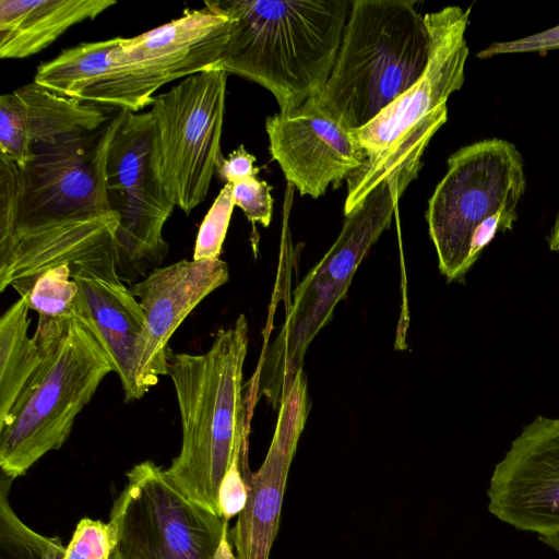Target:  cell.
I'll return each mask as SVG.
<instances>
[{
	"instance_id": "6da1fadb",
	"label": "cell",
	"mask_w": 559,
	"mask_h": 559,
	"mask_svg": "<svg viewBox=\"0 0 559 559\" xmlns=\"http://www.w3.org/2000/svg\"><path fill=\"white\" fill-rule=\"evenodd\" d=\"M248 341V322L239 314L217 331L205 353L168 355L182 439L165 473L183 496L221 516V487L233 463L241 461L245 479L251 474L242 396Z\"/></svg>"
},
{
	"instance_id": "7a4b0ae2",
	"label": "cell",
	"mask_w": 559,
	"mask_h": 559,
	"mask_svg": "<svg viewBox=\"0 0 559 559\" xmlns=\"http://www.w3.org/2000/svg\"><path fill=\"white\" fill-rule=\"evenodd\" d=\"M350 5L347 0L205 1L231 21L217 68L260 84L280 112L292 111L324 88Z\"/></svg>"
},
{
	"instance_id": "3957f363",
	"label": "cell",
	"mask_w": 559,
	"mask_h": 559,
	"mask_svg": "<svg viewBox=\"0 0 559 559\" xmlns=\"http://www.w3.org/2000/svg\"><path fill=\"white\" fill-rule=\"evenodd\" d=\"M469 14L471 7L459 5L425 14L430 43L425 72L367 126L350 131L367 159L346 179L345 216L382 181L409 185L417 177L427 145L448 120L447 100L464 83Z\"/></svg>"
},
{
	"instance_id": "277c9868",
	"label": "cell",
	"mask_w": 559,
	"mask_h": 559,
	"mask_svg": "<svg viewBox=\"0 0 559 559\" xmlns=\"http://www.w3.org/2000/svg\"><path fill=\"white\" fill-rule=\"evenodd\" d=\"M425 15L412 0H354L320 107L343 128L367 126L423 75Z\"/></svg>"
},
{
	"instance_id": "5b68a950",
	"label": "cell",
	"mask_w": 559,
	"mask_h": 559,
	"mask_svg": "<svg viewBox=\"0 0 559 559\" xmlns=\"http://www.w3.org/2000/svg\"><path fill=\"white\" fill-rule=\"evenodd\" d=\"M43 359L0 424L1 473L15 479L69 438L75 417L112 371L99 343L75 316L39 317Z\"/></svg>"
},
{
	"instance_id": "8992f818",
	"label": "cell",
	"mask_w": 559,
	"mask_h": 559,
	"mask_svg": "<svg viewBox=\"0 0 559 559\" xmlns=\"http://www.w3.org/2000/svg\"><path fill=\"white\" fill-rule=\"evenodd\" d=\"M447 163L426 219L439 270L451 282L463 281L498 233L513 229L526 178L521 153L502 139L463 146Z\"/></svg>"
},
{
	"instance_id": "52a82bcc",
	"label": "cell",
	"mask_w": 559,
	"mask_h": 559,
	"mask_svg": "<svg viewBox=\"0 0 559 559\" xmlns=\"http://www.w3.org/2000/svg\"><path fill=\"white\" fill-rule=\"evenodd\" d=\"M407 187L399 180H384L345 216L335 242L294 290L284 324L262 353L245 399L249 414L260 395L273 407L280 405L284 391L302 370L308 346L330 322L358 265L389 228Z\"/></svg>"
},
{
	"instance_id": "ba28073f",
	"label": "cell",
	"mask_w": 559,
	"mask_h": 559,
	"mask_svg": "<svg viewBox=\"0 0 559 559\" xmlns=\"http://www.w3.org/2000/svg\"><path fill=\"white\" fill-rule=\"evenodd\" d=\"M114 501L110 559H237L228 521L183 496L152 461L134 465Z\"/></svg>"
},
{
	"instance_id": "9c48e42d",
	"label": "cell",
	"mask_w": 559,
	"mask_h": 559,
	"mask_svg": "<svg viewBox=\"0 0 559 559\" xmlns=\"http://www.w3.org/2000/svg\"><path fill=\"white\" fill-rule=\"evenodd\" d=\"M227 75L215 68L154 97L153 164L170 201L189 215L210 190L223 159Z\"/></svg>"
},
{
	"instance_id": "30bf717a",
	"label": "cell",
	"mask_w": 559,
	"mask_h": 559,
	"mask_svg": "<svg viewBox=\"0 0 559 559\" xmlns=\"http://www.w3.org/2000/svg\"><path fill=\"white\" fill-rule=\"evenodd\" d=\"M106 157V188L119 216L116 272L133 283L158 267L169 246L163 228L175 209L153 164L154 120L151 111L120 110Z\"/></svg>"
},
{
	"instance_id": "8fae6325",
	"label": "cell",
	"mask_w": 559,
	"mask_h": 559,
	"mask_svg": "<svg viewBox=\"0 0 559 559\" xmlns=\"http://www.w3.org/2000/svg\"><path fill=\"white\" fill-rule=\"evenodd\" d=\"M114 117L91 146L84 135H69L33 147L34 158L20 167L0 156V217L87 219L118 215L106 188V157Z\"/></svg>"
},
{
	"instance_id": "7c38bea8",
	"label": "cell",
	"mask_w": 559,
	"mask_h": 559,
	"mask_svg": "<svg viewBox=\"0 0 559 559\" xmlns=\"http://www.w3.org/2000/svg\"><path fill=\"white\" fill-rule=\"evenodd\" d=\"M119 216L87 219L0 217V292L13 287L20 297L48 269L67 264L71 276L121 282L116 272L115 238Z\"/></svg>"
},
{
	"instance_id": "4fadbf2b",
	"label": "cell",
	"mask_w": 559,
	"mask_h": 559,
	"mask_svg": "<svg viewBox=\"0 0 559 559\" xmlns=\"http://www.w3.org/2000/svg\"><path fill=\"white\" fill-rule=\"evenodd\" d=\"M488 511L506 524L540 535L559 533V419L537 416L496 464Z\"/></svg>"
},
{
	"instance_id": "5bb4252c",
	"label": "cell",
	"mask_w": 559,
	"mask_h": 559,
	"mask_svg": "<svg viewBox=\"0 0 559 559\" xmlns=\"http://www.w3.org/2000/svg\"><path fill=\"white\" fill-rule=\"evenodd\" d=\"M265 130L271 156L287 183L312 199L346 180L367 159L352 132L330 117L316 97L267 117Z\"/></svg>"
},
{
	"instance_id": "9a60e30c",
	"label": "cell",
	"mask_w": 559,
	"mask_h": 559,
	"mask_svg": "<svg viewBox=\"0 0 559 559\" xmlns=\"http://www.w3.org/2000/svg\"><path fill=\"white\" fill-rule=\"evenodd\" d=\"M300 370L284 391L276 428L260 468L247 481V500L229 531L237 559H269L281 520L289 467L309 412Z\"/></svg>"
},
{
	"instance_id": "2e32d148",
	"label": "cell",
	"mask_w": 559,
	"mask_h": 559,
	"mask_svg": "<svg viewBox=\"0 0 559 559\" xmlns=\"http://www.w3.org/2000/svg\"><path fill=\"white\" fill-rule=\"evenodd\" d=\"M230 19L206 7L186 9L168 23L121 37L117 58L158 87L217 68L229 38Z\"/></svg>"
},
{
	"instance_id": "e0dca14e",
	"label": "cell",
	"mask_w": 559,
	"mask_h": 559,
	"mask_svg": "<svg viewBox=\"0 0 559 559\" xmlns=\"http://www.w3.org/2000/svg\"><path fill=\"white\" fill-rule=\"evenodd\" d=\"M228 277V265L221 259L181 260L154 269L130 288L145 316L142 377L148 390L168 374V342L175 331Z\"/></svg>"
},
{
	"instance_id": "ac0fdd59",
	"label": "cell",
	"mask_w": 559,
	"mask_h": 559,
	"mask_svg": "<svg viewBox=\"0 0 559 559\" xmlns=\"http://www.w3.org/2000/svg\"><path fill=\"white\" fill-rule=\"evenodd\" d=\"M121 37L82 43L37 67L34 82L61 95L140 112L154 100V82L120 64Z\"/></svg>"
},
{
	"instance_id": "d6986e66",
	"label": "cell",
	"mask_w": 559,
	"mask_h": 559,
	"mask_svg": "<svg viewBox=\"0 0 559 559\" xmlns=\"http://www.w3.org/2000/svg\"><path fill=\"white\" fill-rule=\"evenodd\" d=\"M79 287L74 316L105 352L112 371L120 379L126 402L142 399L148 389L142 377L145 316L122 282L95 276H72Z\"/></svg>"
},
{
	"instance_id": "ffe728a7",
	"label": "cell",
	"mask_w": 559,
	"mask_h": 559,
	"mask_svg": "<svg viewBox=\"0 0 559 559\" xmlns=\"http://www.w3.org/2000/svg\"><path fill=\"white\" fill-rule=\"evenodd\" d=\"M106 120L102 108L33 81L0 97V156L24 167L34 158V146L85 135Z\"/></svg>"
},
{
	"instance_id": "44dd1931",
	"label": "cell",
	"mask_w": 559,
	"mask_h": 559,
	"mask_svg": "<svg viewBox=\"0 0 559 559\" xmlns=\"http://www.w3.org/2000/svg\"><path fill=\"white\" fill-rule=\"evenodd\" d=\"M117 4L112 0H0V57L23 59L66 31Z\"/></svg>"
},
{
	"instance_id": "7402d4cb",
	"label": "cell",
	"mask_w": 559,
	"mask_h": 559,
	"mask_svg": "<svg viewBox=\"0 0 559 559\" xmlns=\"http://www.w3.org/2000/svg\"><path fill=\"white\" fill-rule=\"evenodd\" d=\"M28 311L25 298L20 297L0 318V424L43 359L37 335L27 333Z\"/></svg>"
},
{
	"instance_id": "603a6c76",
	"label": "cell",
	"mask_w": 559,
	"mask_h": 559,
	"mask_svg": "<svg viewBox=\"0 0 559 559\" xmlns=\"http://www.w3.org/2000/svg\"><path fill=\"white\" fill-rule=\"evenodd\" d=\"M10 485L1 483L0 559H62L66 547L58 537L44 536L24 524L12 510Z\"/></svg>"
},
{
	"instance_id": "cb8c5ba5",
	"label": "cell",
	"mask_w": 559,
	"mask_h": 559,
	"mask_svg": "<svg viewBox=\"0 0 559 559\" xmlns=\"http://www.w3.org/2000/svg\"><path fill=\"white\" fill-rule=\"evenodd\" d=\"M79 287L67 264L48 269L40 274L25 298L29 310L39 317L66 318L74 316Z\"/></svg>"
},
{
	"instance_id": "d4e9b609",
	"label": "cell",
	"mask_w": 559,
	"mask_h": 559,
	"mask_svg": "<svg viewBox=\"0 0 559 559\" xmlns=\"http://www.w3.org/2000/svg\"><path fill=\"white\" fill-rule=\"evenodd\" d=\"M235 206L233 185L225 183L199 227L193 260L219 259Z\"/></svg>"
},
{
	"instance_id": "484cf974",
	"label": "cell",
	"mask_w": 559,
	"mask_h": 559,
	"mask_svg": "<svg viewBox=\"0 0 559 559\" xmlns=\"http://www.w3.org/2000/svg\"><path fill=\"white\" fill-rule=\"evenodd\" d=\"M115 546L109 523L83 518L64 549L62 559H110Z\"/></svg>"
},
{
	"instance_id": "4316f807",
	"label": "cell",
	"mask_w": 559,
	"mask_h": 559,
	"mask_svg": "<svg viewBox=\"0 0 559 559\" xmlns=\"http://www.w3.org/2000/svg\"><path fill=\"white\" fill-rule=\"evenodd\" d=\"M272 186L258 179V176L246 178L233 185L235 205L240 207L246 217L254 225H270L273 210Z\"/></svg>"
},
{
	"instance_id": "83f0119b",
	"label": "cell",
	"mask_w": 559,
	"mask_h": 559,
	"mask_svg": "<svg viewBox=\"0 0 559 559\" xmlns=\"http://www.w3.org/2000/svg\"><path fill=\"white\" fill-rule=\"evenodd\" d=\"M556 49H559V25L519 39L492 43L479 50L476 57L487 59L499 55L522 52H536L544 56Z\"/></svg>"
},
{
	"instance_id": "f1b7e54d",
	"label": "cell",
	"mask_w": 559,
	"mask_h": 559,
	"mask_svg": "<svg viewBox=\"0 0 559 559\" xmlns=\"http://www.w3.org/2000/svg\"><path fill=\"white\" fill-rule=\"evenodd\" d=\"M254 163L255 157L240 145L227 157H223L216 173L226 183L235 185L246 178L258 176L260 168L255 167Z\"/></svg>"
},
{
	"instance_id": "f546056e",
	"label": "cell",
	"mask_w": 559,
	"mask_h": 559,
	"mask_svg": "<svg viewBox=\"0 0 559 559\" xmlns=\"http://www.w3.org/2000/svg\"><path fill=\"white\" fill-rule=\"evenodd\" d=\"M548 246L551 251H559V209L548 236Z\"/></svg>"
},
{
	"instance_id": "4dcf8cb0",
	"label": "cell",
	"mask_w": 559,
	"mask_h": 559,
	"mask_svg": "<svg viewBox=\"0 0 559 559\" xmlns=\"http://www.w3.org/2000/svg\"><path fill=\"white\" fill-rule=\"evenodd\" d=\"M538 539L549 546L550 548L555 549L557 552H559V533L550 534V535H540L538 536Z\"/></svg>"
}]
</instances>
